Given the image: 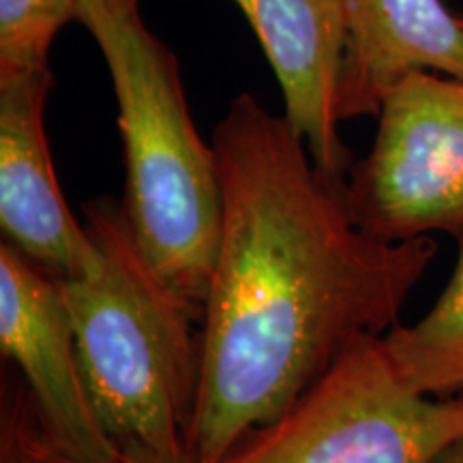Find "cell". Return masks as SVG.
I'll return each mask as SVG.
<instances>
[{
	"label": "cell",
	"mask_w": 463,
	"mask_h": 463,
	"mask_svg": "<svg viewBox=\"0 0 463 463\" xmlns=\"http://www.w3.org/2000/svg\"><path fill=\"white\" fill-rule=\"evenodd\" d=\"M211 144L223 219L202 309L191 463H219L358 339L392 331L438 253L430 236L389 242L358 228L344 178L322 172L286 116L251 92L232 99Z\"/></svg>",
	"instance_id": "cell-1"
},
{
	"label": "cell",
	"mask_w": 463,
	"mask_h": 463,
	"mask_svg": "<svg viewBox=\"0 0 463 463\" xmlns=\"http://www.w3.org/2000/svg\"><path fill=\"white\" fill-rule=\"evenodd\" d=\"M84 228L97 262L61 286L92 410L123 455L191 463L187 433L200 391L202 309L155 270L120 202H86Z\"/></svg>",
	"instance_id": "cell-2"
},
{
	"label": "cell",
	"mask_w": 463,
	"mask_h": 463,
	"mask_svg": "<svg viewBox=\"0 0 463 463\" xmlns=\"http://www.w3.org/2000/svg\"><path fill=\"white\" fill-rule=\"evenodd\" d=\"M75 22L106 61L118 108L133 234L155 270L204 309L223 219L213 144L191 118L176 56L140 15V0H80Z\"/></svg>",
	"instance_id": "cell-3"
},
{
	"label": "cell",
	"mask_w": 463,
	"mask_h": 463,
	"mask_svg": "<svg viewBox=\"0 0 463 463\" xmlns=\"http://www.w3.org/2000/svg\"><path fill=\"white\" fill-rule=\"evenodd\" d=\"M459 436L463 395L414 391L384 337H363L219 463H431Z\"/></svg>",
	"instance_id": "cell-4"
},
{
	"label": "cell",
	"mask_w": 463,
	"mask_h": 463,
	"mask_svg": "<svg viewBox=\"0 0 463 463\" xmlns=\"http://www.w3.org/2000/svg\"><path fill=\"white\" fill-rule=\"evenodd\" d=\"M345 200L358 228L380 241L463 234V80L414 71L386 92Z\"/></svg>",
	"instance_id": "cell-5"
},
{
	"label": "cell",
	"mask_w": 463,
	"mask_h": 463,
	"mask_svg": "<svg viewBox=\"0 0 463 463\" xmlns=\"http://www.w3.org/2000/svg\"><path fill=\"white\" fill-rule=\"evenodd\" d=\"M0 352L20 369L39 420L61 449L89 461L123 457L86 392L61 279L14 245L0 247Z\"/></svg>",
	"instance_id": "cell-6"
},
{
	"label": "cell",
	"mask_w": 463,
	"mask_h": 463,
	"mask_svg": "<svg viewBox=\"0 0 463 463\" xmlns=\"http://www.w3.org/2000/svg\"><path fill=\"white\" fill-rule=\"evenodd\" d=\"M50 67L0 71V228L5 242L56 279L82 277L97 247L67 206L45 133Z\"/></svg>",
	"instance_id": "cell-7"
},
{
	"label": "cell",
	"mask_w": 463,
	"mask_h": 463,
	"mask_svg": "<svg viewBox=\"0 0 463 463\" xmlns=\"http://www.w3.org/2000/svg\"><path fill=\"white\" fill-rule=\"evenodd\" d=\"M256 33L279 82L283 116L311 159L333 178H347L352 153L339 136L337 92L345 56L344 0H232Z\"/></svg>",
	"instance_id": "cell-8"
},
{
	"label": "cell",
	"mask_w": 463,
	"mask_h": 463,
	"mask_svg": "<svg viewBox=\"0 0 463 463\" xmlns=\"http://www.w3.org/2000/svg\"><path fill=\"white\" fill-rule=\"evenodd\" d=\"M339 120L378 116L399 80L433 71L463 80V26L442 0H344Z\"/></svg>",
	"instance_id": "cell-9"
},
{
	"label": "cell",
	"mask_w": 463,
	"mask_h": 463,
	"mask_svg": "<svg viewBox=\"0 0 463 463\" xmlns=\"http://www.w3.org/2000/svg\"><path fill=\"white\" fill-rule=\"evenodd\" d=\"M457 262L436 305L412 326L384 335L399 373L422 395L463 392V234L457 236Z\"/></svg>",
	"instance_id": "cell-10"
},
{
	"label": "cell",
	"mask_w": 463,
	"mask_h": 463,
	"mask_svg": "<svg viewBox=\"0 0 463 463\" xmlns=\"http://www.w3.org/2000/svg\"><path fill=\"white\" fill-rule=\"evenodd\" d=\"M80 0H0V71L43 69L61 28Z\"/></svg>",
	"instance_id": "cell-11"
},
{
	"label": "cell",
	"mask_w": 463,
	"mask_h": 463,
	"mask_svg": "<svg viewBox=\"0 0 463 463\" xmlns=\"http://www.w3.org/2000/svg\"><path fill=\"white\" fill-rule=\"evenodd\" d=\"M0 463H148L123 455L114 461H89L61 449L39 420L24 382L3 386Z\"/></svg>",
	"instance_id": "cell-12"
},
{
	"label": "cell",
	"mask_w": 463,
	"mask_h": 463,
	"mask_svg": "<svg viewBox=\"0 0 463 463\" xmlns=\"http://www.w3.org/2000/svg\"><path fill=\"white\" fill-rule=\"evenodd\" d=\"M431 463H463V436L453 439Z\"/></svg>",
	"instance_id": "cell-13"
},
{
	"label": "cell",
	"mask_w": 463,
	"mask_h": 463,
	"mask_svg": "<svg viewBox=\"0 0 463 463\" xmlns=\"http://www.w3.org/2000/svg\"><path fill=\"white\" fill-rule=\"evenodd\" d=\"M459 22H461V26H463V15H459Z\"/></svg>",
	"instance_id": "cell-14"
}]
</instances>
